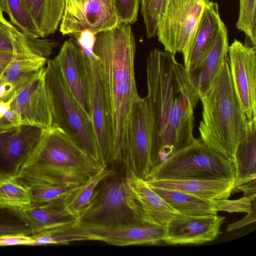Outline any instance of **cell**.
<instances>
[{
  "label": "cell",
  "mask_w": 256,
  "mask_h": 256,
  "mask_svg": "<svg viewBox=\"0 0 256 256\" xmlns=\"http://www.w3.org/2000/svg\"><path fill=\"white\" fill-rule=\"evenodd\" d=\"M140 11L148 38L156 36L163 0H140Z\"/></svg>",
  "instance_id": "obj_31"
},
{
  "label": "cell",
  "mask_w": 256,
  "mask_h": 256,
  "mask_svg": "<svg viewBox=\"0 0 256 256\" xmlns=\"http://www.w3.org/2000/svg\"><path fill=\"white\" fill-rule=\"evenodd\" d=\"M116 14L119 22L128 24L138 20L140 0H114Z\"/></svg>",
  "instance_id": "obj_33"
},
{
  "label": "cell",
  "mask_w": 256,
  "mask_h": 256,
  "mask_svg": "<svg viewBox=\"0 0 256 256\" xmlns=\"http://www.w3.org/2000/svg\"><path fill=\"white\" fill-rule=\"evenodd\" d=\"M199 99L202 108L200 138L235 165L236 150L246 134L248 120L233 86L228 56L211 88Z\"/></svg>",
  "instance_id": "obj_3"
},
{
  "label": "cell",
  "mask_w": 256,
  "mask_h": 256,
  "mask_svg": "<svg viewBox=\"0 0 256 256\" xmlns=\"http://www.w3.org/2000/svg\"><path fill=\"white\" fill-rule=\"evenodd\" d=\"M13 56V52H0V79L4 72L10 64Z\"/></svg>",
  "instance_id": "obj_41"
},
{
  "label": "cell",
  "mask_w": 256,
  "mask_h": 256,
  "mask_svg": "<svg viewBox=\"0 0 256 256\" xmlns=\"http://www.w3.org/2000/svg\"><path fill=\"white\" fill-rule=\"evenodd\" d=\"M236 178L234 164L206 146L200 138L154 166L146 179H201Z\"/></svg>",
  "instance_id": "obj_6"
},
{
  "label": "cell",
  "mask_w": 256,
  "mask_h": 256,
  "mask_svg": "<svg viewBox=\"0 0 256 256\" xmlns=\"http://www.w3.org/2000/svg\"><path fill=\"white\" fill-rule=\"evenodd\" d=\"M11 100L6 102L0 100V118L4 115L6 111L10 108Z\"/></svg>",
  "instance_id": "obj_43"
},
{
  "label": "cell",
  "mask_w": 256,
  "mask_h": 256,
  "mask_svg": "<svg viewBox=\"0 0 256 256\" xmlns=\"http://www.w3.org/2000/svg\"><path fill=\"white\" fill-rule=\"evenodd\" d=\"M14 90L13 86L8 82L0 83V100L6 102Z\"/></svg>",
  "instance_id": "obj_42"
},
{
  "label": "cell",
  "mask_w": 256,
  "mask_h": 256,
  "mask_svg": "<svg viewBox=\"0 0 256 256\" xmlns=\"http://www.w3.org/2000/svg\"><path fill=\"white\" fill-rule=\"evenodd\" d=\"M45 80L52 125L60 128L92 158L102 163L91 118L53 60H47Z\"/></svg>",
  "instance_id": "obj_4"
},
{
  "label": "cell",
  "mask_w": 256,
  "mask_h": 256,
  "mask_svg": "<svg viewBox=\"0 0 256 256\" xmlns=\"http://www.w3.org/2000/svg\"><path fill=\"white\" fill-rule=\"evenodd\" d=\"M236 26L244 33L250 45L256 46V0H240Z\"/></svg>",
  "instance_id": "obj_29"
},
{
  "label": "cell",
  "mask_w": 256,
  "mask_h": 256,
  "mask_svg": "<svg viewBox=\"0 0 256 256\" xmlns=\"http://www.w3.org/2000/svg\"><path fill=\"white\" fill-rule=\"evenodd\" d=\"M53 60L60 70L73 95L90 118L88 56L76 40L71 38L64 42Z\"/></svg>",
  "instance_id": "obj_17"
},
{
  "label": "cell",
  "mask_w": 256,
  "mask_h": 256,
  "mask_svg": "<svg viewBox=\"0 0 256 256\" xmlns=\"http://www.w3.org/2000/svg\"><path fill=\"white\" fill-rule=\"evenodd\" d=\"M2 130H0V132H2Z\"/></svg>",
  "instance_id": "obj_46"
},
{
  "label": "cell",
  "mask_w": 256,
  "mask_h": 256,
  "mask_svg": "<svg viewBox=\"0 0 256 256\" xmlns=\"http://www.w3.org/2000/svg\"><path fill=\"white\" fill-rule=\"evenodd\" d=\"M11 211L28 227L32 234L72 225L78 220L67 208L64 199Z\"/></svg>",
  "instance_id": "obj_19"
},
{
  "label": "cell",
  "mask_w": 256,
  "mask_h": 256,
  "mask_svg": "<svg viewBox=\"0 0 256 256\" xmlns=\"http://www.w3.org/2000/svg\"><path fill=\"white\" fill-rule=\"evenodd\" d=\"M228 30L221 20L216 36L204 58L195 68L187 70L199 97L205 94L212 86L228 58Z\"/></svg>",
  "instance_id": "obj_20"
},
{
  "label": "cell",
  "mask_w": 256,
  "mask_h": 256,
  "mask_svg": "<svg viewBox=\"0 0 256 256\" xmlns=\"http://www.w3.org/2000/svg\"><path fill=\"white\" fill-rule=\"evenodd\" d=\"M174 56L154 48L146 60L148 94L144 99L151 122L153 166L195 138L194 110L199 96L186 68Z\"/></svg>",
  "instance_id": "obj_1"
},
{
  "label": "cell",
  "mask_w": 256,
  "mask_h": 256,
  "mask_svg": "<svg viewBox=\"0 0 256 256\" xmlns=\"http://www.w3.org/2000/svg\"><path fill=\"white\" fill-rule=\"evenodd\" d=\"M228 60L233 86L248 121L256 120V46L234 39Z\"/></svg>",
  "instance_id": "obj_12"
},
{
  "label": "cell",
  "mask_w": 256,
  "mask_h": 256,
  "mask_svg": "<svg viewBox=\"0 0 256 256\" xmlns=\"http://www.w3.org/2000/svg\"><path fill=\"white\" fill-rule=\"evenodd\" d=\"M16 234L32 235V232L11 210L0 208V236Z\"/></svg>",
  "instance_id": "obj_32"
},
{
  "label": "cell",
  "mask_w": 256,
  "mask_h": 256,
  "mask_svg": "<svg viewBox=\"0 0 256 256\" xmlns=\"http://www.w3.org/2000/svg\"><path fill=\"white\" fill-rule=\"evenodd\" d=\"M151 188L176 190L210 200L228 199L234 186L232 179H146Z\"/></svg>",
  "instance_id": "obj_21"
},
{
  "label": "cell",
  "mask_w": 256,
  "mask_h": 256,
  "mask_svg": "<svg viewBox=\"0 0 256 256\" xmlns=\"http://www.w3.org/2000/svg\"><path fill=\"white\" fill-rule=\"evenodd\" d=\"M225 218L216 215L198 216L177 214L166 224L163 241L170 244H202L221 233Z\"/></svg>",
  "instance_id": "obj_16"
},
{
  "label": "cell",
  "mask_w": 256,
  "mask_h": 256,
  "mask_svg": "<svg viewBox=\"0 0 256 256\" xmlns=\"http://www.w3.org/2000/svg\"><path fill=\"white\" fill-rule=\"evenodd\" d=\"M252 200L244 196L235 200L228 199L214 200H212V206L214 211H224L228 212H249L252 208Z\"/></svg>",
  "instance_id": "obj_34"
},
{
  "label": "cell",
  "mask_w": 256,
  "mask_h": 256,
  "mask_svg": "<svg viewBox=\"0 0 256 256\" xmlns=\"http://www.w3.org/2000/svg\"><path fill=\"white\" fill-rule=\"evenodd\" d=\"M12 24L0 13V52H13V46L10 33Z\"/></svg>",
  "instance_id": "obj_36"
},
{
  "label": "cell",
  "mask_w": 256,
  "mask_h": 256,
  "mask_svg": "<svg viewBox=\"0 0 256 256\" xmlns=\"http://www.w3.org/2000/svg\"><path fill=\"white\" fill-rule=\"evenodd\" d=\"M44 164L68 182L80 185L106 166L92 158L60 128L42 130L40 138L23 166Z\"/></svg>",
  "instance_id": "obj_5"
},
{
  "label": "cell",
  "mask_w": 256,
  "mask_h": 256,
  "mask_svg": "<svg viewBox=\"0 0 256 256\" xmlns=\"http://www.w3.org/2000/svg\"><path fill=\"white\" fill-rule=\"evenodd\" d=\"M221 20L218 3L210 1L204 9L184 60L187 70L195 68L204 58L216 36Z\"/></svg>",
  "instance_id": "obj_22"
},
{
  "label": "cell",
  "mask_w": 256,
  "mask_h": 256,
  "mask_svg": "<svg viewBox=\"0 0 256 256\" xmlns=\"http://www.w3.org/2000/svg\"><path fill=\"white\" fill-rule=\"evenodd\" d=\"M256 120L248 121L246 134L236 152L234 188L256 179ZM233 189V190H234Z\"/></svg>",
  "instance_id": "obj_24"
},
{
  "label": "cell",
  "mask_w": 256,
  "mask_h": 256,
  "mask_svg": "<svg viewBox=\"0 0 256 256\" xmlns=\"http://www.w3.org/2000/svg\"><path fill=\"white\" fill-rule=\"evenodd\" d=\"M256 179L246 184L238 186L233 190V192L242 191L244 196L250 198L252 201L256 200Z\"/></svg>",
  "instance_id": "obj_40"
},
{
  "label": "cell",
  "mask_w": 256,
  "mask_h": 256,
  "mask_svg": "<svg viewBox=\"0 0 256 256\" xmlns=\"http://www.w3.org/2000/svg\"><path fill=\"white\" fill-rule=\"evenodd\" d=\"M80 185L62 184L30 188L31 205L42 204L59 199L66 200Z\"/></svg>",
  "instance_id": "obj_30"
},
{
  "label": "cell",
  "mask_w": 256,
  "mask_h": 256,
  "mask_svg": "<svg viewBox=\"0 0 256 256\" xmlns=\"http://www.w3.org/2000/svg\"><path fill=\"white\" fill-rule=\"evenodd\" d=\"M60 30L63 35L84 31L96 34L118 24L114 0H64Z\"/></svg>",
  "instance_id": "obj_10"
},
{
  "label": "cell",
  "mask_w": 256,
  "mask_h": 256,
  "mask_svg": "<svg viewBox=\"0 0 256 256\" xmlns=\"http://www.w3.org/2000/svg\"><path fill=\"white\" fill-rule=\"evenodd\" d=\"M42 130L20 125L0 132V179L16 176L39 140Z\"/></svg>",
  "instance_id": "obj_15"
},
{
  "label": "cell",
  "mask_w": 256,
  "mask_h": 256,
  "mask_svg": "<svg viewBox=\"0 0 256 256\" xmlns=\"http://www.w3.org/2000/svg\"><path fill=\"white\" fill-rule=\"evenodd\" d=\"M170 0H163L162 7H161V10H160V14L163 12L165 7L166 6V4H168V2Z\"/></svg>",
  "instance_id": "obj_45"
},
{
  "label": "cell",
  "mask_w": 256,
  "mask_h": 256,
  "mask_svg": "<svg viewBox=\"0 0 256 256\" xmlns=\"http://www.w3.org/2000/svg\"><path fill=\"white\" fill-rule=\"evenodd\" d=\"M20 125L18 114L10 108L8 109L0 118V130H6Z\"/></svg>",
  "instance_id": "obj_38"
},
{
  "label": "cell",
  "mask_w": 256,
  "mask_h": 256,
  "mask_svg": "<svg viewBox=\"0 0 256 256\" xmlns=\"http://www.w3.org/2000/svg\"><path fill=\"white\" fill-rule=\"evenodd\" d=\"M116 174L113 170L106 167L90 177L65 200L67 208L78 218L98 184Z\"/></svg>",
  "instance_id": "obj_26"
},
{
  "label": "cell",
  "mask_w": 256,
  "mask_h": 256,
  "mask_svg": "<svg viewBox=\"0 0 256 256\" xmlns=\"http://www.w3.org/2000/svg\"><path fill=\"white\" fill-rule=\"evenodd\" d=\"M30 206L29 188L14 178L0 179V208L22 210Z\"/></svg>",
  "instance_id": "obj_27"
},
{
  "label": "cell",
  "mask_w": 256,
  "mask_h": 256,
  "mask_svg": "<svg viewBox=\"0 0 256 256\" xmlns=\"http://www.w3.org/2000/svg\"><path fill=\"white\" fill-rule=\"evenodd\" d=\"M46 67L35 72L10 94V108L18 115L21 125L46 130L52 124L46 87Z\"/></svg>",
  "instance_id": "obj_11"
},
{
  "label": "cell",
  "mask_w": 256,
  "mask_h": 256,
  "mask_svg": "<svg viewBox=\"0 0 256 256\" xmlns=\"http://www.w3.org/2000/svg\"><path fill=\"white\" fill-rule=\"evenodd\" d=\"M90 118L102 164L112 161V135L110 108L99 64L95 55L88 56Z\"/></svg>",
  "instance_id": "obj_13"
},
{
  "label": "cell",
  "mask_w": 256,
  "mask_h": 256,
  "mask_svg": "<svg viewBox=\"0 0 256 256\" xmlns=\"http://www.w3.org/2000/svg\"><path fill=\"white\" fill-rule=\"evenodd\" d=\"M150 188L180 214L191 216L218 214L212 209V200L179 190Z\"/></svg>",
  "instance_id": "obj_25"
},
{
  "label": "cell",
  "mask_w": 256,
  "mask_h": 256,
  "mask_svg": "<svg viewBox=\"0 0 256 256\" xmlns=\"http://www.w3.org/2000/svg\"><path fill=\"white\" fill-rule=\"evenodd\" d=\"M10 22L24 35L41 38L34 21L24 6L22 0H5Z\"/></svg>",
  "instance_id": "obj_28"
},
{
  "label": "cell",
  "mask_w": 256,
  "mask_h": 256,
  "mask_svg": "<svg viewBox=\"0 0 256 256\" xmlns=\"http://www.w3.org/2000/svg\"><path fill=\"white\" fill-rule=\"evenodd\" d=\"M31 236L34 240V246L48 244H68L70 242L80 241L76 237L60 236L42 232Z\"/></svg>",
  "instance_id": "obj_35"
},
{
  "label": "cell",
  "mask_w": 256,
  "mask_h": 256,
  "mask_svg": "<svg viewBox=\"0 0 256 256\" xmlns=\"http://www.w3.org/2000/svg\"><path fill=\"white\" fill-rule=\"evenodd\" d=\"M46 232L54 235L76 237L80 240H98L124 246L154 244L163 241L165 228L148 224L117 228L88 225L78 222Z\"/></svg>",
  "instance_id": "obj_9"
},
{
  "label": "cell",
  "mask_w": 256,
  "mask_h": 256,
  "mask_svg": "<svg viewBox=\"0 0 256 256\" xmlns=\"http://www.w3.org/2000/svg\"><path fill=\"white\" fill-rule=\"evenodd\" d=\"M78 222L106 228L130 226L141 224L126 200L124 178L116 174L102 181L94 190Z\"/></svg>",
  "instance_id": "obj_7"
},
{
  "label": "cell",
  "mask_w": 256,
  "mask_h": 256,
  "mask_svg": "<svg viewBox=\"0 0 256 256\" xmlns=\"http://www.w3.org/2000/svg\"><path fill=\"white\" fill-rule=\"evenodd\" d=\"M210 0H170L161 13L156 35L164 50L184 60L204 8Z\"/></svg>",
  "instance_id": "obj_8"
},
{
  "label": "cell",
  "mask_w": 256,
  "mask_h": 256,
  "mask_svg": "<svg viewBox=\"0 0 256 256\" xmlns=\"http://www.w3.org/2000/svg\"><path fill=\"white\" fill-rule=\"evenodd\" d=\"M252 206L251 210L248 213L246 217L240 220L229 224L226 230L228 232L232 231L256 222V200L252 201Z\"/></svg>",
  "instance_id": "obj_39"
},
{
  "label": "cell",
  "mask_w": 256,
  "mask_h": 256,
  "mask_svg": "<svg viewBox=\"0 0 256 256\" xmlns=\"http://www.w3.org/2000/svg\"><path fill=\"white\" fill-rule=\"evenodd\" d=\"M124 185L127 204L140 223L165 228L179 214L133 172H126Z\"/></svg>",
  "instance_id": "obj_14"
},
{
  "label": "cell",
  "mask_w": 256,
  "mask_h": 256,
  "mask_svg": "<svg viewBox=\"0 0 256 256\" xmlns=\"http://www.w3.org/2000/svg\"><path fill=\"white\" fill-rule=\"evenodd\" d=\"M136 50L130 24L120 22L96 34L94 52L101 70L111 116L112 160L123 164L131 158V117L140 97L135 78Z\"/></svg>",
  "instance_id": "obj_2"
},
{
  "label": "cell",
  "mask_w": 256,
  "mask_h": 256,
  "mask_svg": "<svg viewBox=\"0 0 256 256\" xmlns=\"http://www.w3.org/2000/svg\"><path fill=\"white\" fill-rule=\"evenodd\" d=\"M130 146L132 172L146 180L153 166L152 160V126L144 98L140 96L132 112Z\"/></svg>",
  "instance_id": "obj_18"
},
{
  "label": "cell",
  "mask_w": 256,
  "mask_h": 256,
  "mask_svg": "<svg viewBox=\"0 0 256 256\" xmlns=\"http://www.w3.org/2000/svg\"><path fill=\"white\" fill-rule=\"evenodd\" d=\"M13 245L34 246V240L31 235L21 234L0 236V246Z\"/></svg>",
  "instance_id": "obj_37"
},
{
  "label": "cell",
  "mask_w": 256,
  "mask_h": 256,
  "mask_svg": "<svg viewBox=\"0 0 256 256\" xmlns=\"http://www.w3.org/2000/svg\"><path fill=\"white\" fill-rule=\"evenodd\" d=\"M41 38L54 34L60 22L64 0H22Z\"/></svg>",
  "instance_id": "obj_23"
},
{
  "label": "cell",
  "mask_w": 256,
  "mask_h": 256,
  "mask_svg": "<svg viewBox=\"0 0 256 256\" xmlns=\"http://www.w3.org/2000/svg\"><path fill=\"white\" fill-rule=\"evenodd\" d=\"M6 12V8L5 0H0V13Z\"/></svg>",
  "instance_id": "obj_44"
}]
</instances>
